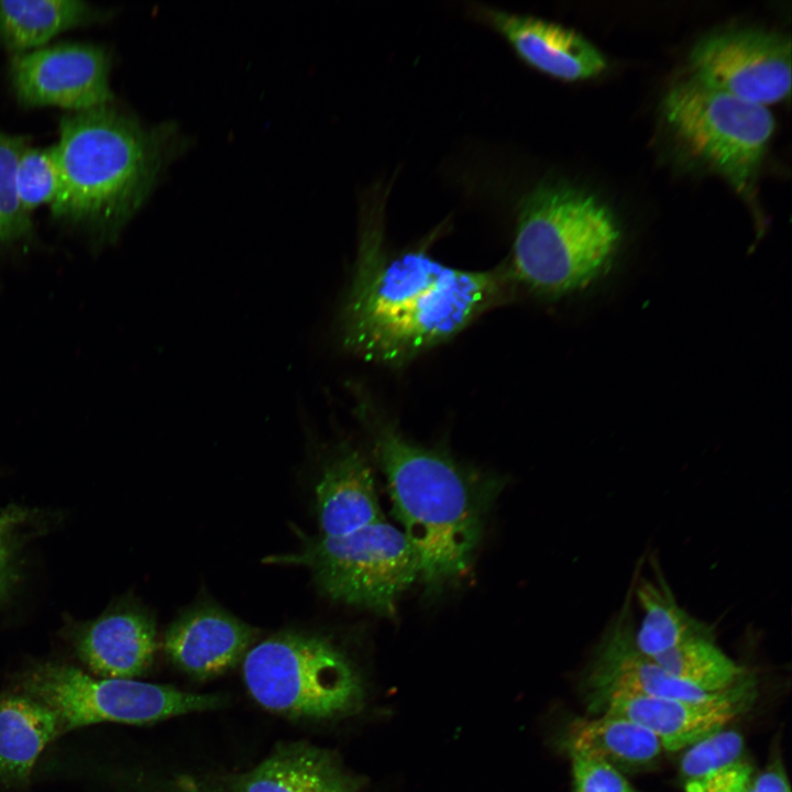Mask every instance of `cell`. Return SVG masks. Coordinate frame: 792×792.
Here are the masks:
<instances>
[{
	"instance_id": "3",
	"label": "cell",
	"mask_w": 792,
	"mask_h": 792,
	"mask_svg": "<svg viewBox=\"0 0 792 792\" xmlns=\"http://www.w3.org/2000/svg\"><path fill=\"white\" fill-rule=\"evenodd\" d=\"M375 449L394 513L419 560L427 596L463 576L482 537L485 515L503 482L381 428Z\"/></svg>"
},
{
	"instance_id": "10",
	"label": "cell",
	"mask_w": 792,
	"mask_h": 792,
	"mask_svg": "<svg viewBox=\"0 0 792 792\" xmlns=\"http://www.w3.org/2000/svg\"><path fill=\"white\" fill-rule=\"evenodd\" d=\"M110 57L98 45L65 43L12 57L10 79L25 107H59L70 112L110 105Z\"/></svg>"
},
{
	"instance_id": "2",
	"label": "cell",
	"mask_w": 792,
	"mask_h": 792,
	"mask_svg": "<svg viewBox=\"0 0 792 792\" xmlns=\"http://www.w3.org/2000/svg\"><path fill=\"white\" fill-rule=\"evenodd\" d=\"M167 124L144 127L111 103L70 112L53 146L61 189L52 216L96 249L113 243L142 207L177 151Z\"/></svg>"
},
{
	"instance_id": "9",
	"label": "cell",
	"mask_w": 792,
	"mask_h": 792,
	"mask_svg": "<svg viewBox=\"0 0 792 792\" xmlns=\"http://www.w3.org/2000/svg\"><path fill=\"white\" fill-rule=\"evenodd\" d=\"M692 77L737 98L767 106L790 96L791 42L759 29L703 37L690 55Z\"/></svg>"
},
{
	"instance_id": "12",
	"label": "cell",
	"mask_w": 792,
	"mask_h": 792,
	"mask_svg": "<svg viewBox=\"0 0 792 792\" xmlns=\"http://www.w3.org/2000/svg\"><path fill=\"white\" fill-rule=\"evenodd\" d=\"M631 596L605 629L590 666L586 682L592 703L612 694L645 697L703 700V692L664 671L652 658L641 653L634 642Z\"/></svg>"
},
{
	"instance_id": "28",
	"label": "cell",
	"mask_w": 792,
	"mask_h": 792,
	"mask_svg": "<svg viewBox=\"0 0 792 792\" xmlns=\"http://www.w3.org/2000/svg\"><path fill=\"white\" fill-rule=\"evenodd\" d=\"M747 792H791V789L782 768L771 766L756 774Z\"/></svg>"
},
{
	"instance_id": "5",
	"label": "cell",
	"mask_w": 792,
	"mask_h": 792,
	"mask_svg": "<svg viewBox=\"0 0 792 792\" xmlns=\"http://www.w3.org/2000/svg\"><path fill=\"white\" fill-rule=\"evenodd\" d=\"M243 678L263 707L296 717L328 718L356 710L361 679L351 661L318 635L282 631L244 657Z\"/></svg>"
},
{
	"instance_id": "8",
	"label": "cell",
	"mask_w": 792,
	"mask_h": 792,
	"mask_svg": "<svg viewBox=\"0 0 792 792\" xmlns=\"http://www.w3.org/2000/svg\"><path fill=\"white\" fill-rule=\"evenodd\" d=\"M23 693L52 710L59 732L101 722L145 724L219 705L194 694L133 679L94 678L65 664H44L24 679Z\"/></svg>"
},
{
	"instance_id": "25",
	"label": "cell",
	"mask_w": 792,
	"mask_h": 792,
	"mask_svg": "<svg viewBox=\"0 0 792 792\" xmlns=\"http://www.w3.org/2000/svg\"><path fill=\"white\" fill-rule=\"evenodd\" d=\"M61 189V173L53 147L32 148L21 153L15 168V190L22 208L31 212L52 205Z\"/></svg>"
},
{
	"instance_id": "15",
	"label": "cell",
	"mask_w": 792,
	"mask_h": 792,
	"mask_svg": "<svg viewBox=\"0 0 792 792\" xmlns=\"http://www.w3.org/2000/svg\"><path fill=\"white\" fill-rule=\"evenodd\" d=\"M323 537H339L384 521L372 469L355 449L340 447L323 465L316 486Z\"/></svg>"
},
{
	"instance_id": "27",
	"label": "cell",
	"mask_w": 792,
	"mask_h": 792,
	"mask_svg": "<svg viewBox=\"0 0 792 792\" xmlns=\"http://www.w3.org/2000/svg\"><path fill=\"white\" fill-rule=\"evenodd\" d=\"M28 516L29 513L19 507L0 510V592L6 588L10 579L16 528Z\"/></svg>"
},
{
	"instance_id": "11",
	"label": "cell",
	"mask_w": 792,
	"mask_h": 792,
	"mask_svg": "<svg viewBox=\"0 0 792 792\" xmlns=\"http://www.w3.org/2000/svg\"><path fill=\"white\" fill-rule=\"evenodd\" d=\"M756 695V680L746 672L732 686L703 700L612 694L591 705L602 714L642 725L656 735L663 750L678 751L724 729L751 707Z\"/></svg>"
},
{
	"instance_id": "13",
	"label": "cell",
	"mask_w": 792,
	"mask_h": 792,
	"mask_svg": "<svg viewBox=\"0 0 792 792\" xmlns=\"http://www.w3.org/2000/svg\"><path fill=\"white\" fill-rule=\"evenodd\" d=\"M490 24L530 67L566 81L583 80L606 67L602 53L572 29L539 18L485 10Z\"/></svg>"
},
{
	"instance_id": "20",
	"label": "cell",
	"mask_w": 792,
	"mask_h": 792,
	"mask_svg": "<svg viewBox=\"0 0 792 792\" xmlns=\"http://www.w3.org/2000/svg\"><path fill=\"white\" fill-rule=\"evenodd\" d=\"M679 776L685 792H747L756 772L743 736L721 729L686 748Z\"/></svg>"
},
{
	"instance_id": "14",
	"label": "cell",
	"mask_w": 792,
	"mask_h": 792,
	"mask_svg": "<svg viewBox=\"0 0 792 792\" xmlns=\"http://www.w3.org/2000/svg\"><path fill=\"white\" fill-rule=\"evenodd\" d=\"M256 637V629L213 604H200L168 627L164 648L170 660L197 676L217 675L232 667Z\"/></svg>"
},
{
	"instance_id": "17",
	"label": "cell",
	"mask_w": 792,
	"mask_h": 792,
	"mask_svg": "<svg viewBox=\"0 0 792 792\" xmlns=\"http://www.w3.org/2000/svg\"><path fill=\"white\" fill-rule=\"evenodd\" d=\"M563 748L603 760L617 770L636 771L653 765L663 751L649 729L626 717L602 714L573 719L565 729Z\"/></svg>"
},
{
	"instance_id": "24",
	"label": "cell",
	"mask_w": 792,
	"mask_h": 792,
	"mask_svg": "<svg viewBox=\"0 0 792 792\" xmlns=\"http://www.w3.org/2000/svg\"><path fill=\"white\" fill-rule=\"evenodd\" d=\"M26 146L25 138L0 131V253L34 240L31 215L22 208L15 190V168Z\"/></svg>"
},
{
	"instance_id": "4",
	"label": "cell",
	"mask_w": 792,
	"mask_h": 792,
	"mask_svg": "<svg viewBox=\"0 0 792 792\" xmlns=\"http://www.w3.org/2000/svg\"><path fill=\"white\" fill-rule=\"evenodd\" d=\"M619 242L617 221L597 197L540 183L518 204L510 277L537 295L573 294L608 271Z\"/></svg>"
},
{
	"instance_id": "18",
	"label": "cell",
	"mask_w": 792,
	"mask_h": 792,
	"mask_svg": "<svg viewBox=\"0 0 792 792\" xmlns=\"http://www.w3.org/2000/svg\"><path fill=\"white\" fill-rule=\"evenodd\" d=\"M55 713L22 693L0 696V782L24 783L44 748L58 735Z\"/></svg>"
},
{
	"instance_id": "6",
	"label": "cell",
	"mask_w": 792,
	"mask_h": 792,
	"mask_svg": "<svg viewBox=\"0 0 792 792\" xmlns=\"http://www.w3.org/2000/svg\"><path fill=\"white\" fill-rule=\"evenodd\" d=\"M301 539L299 551L266 561L308 568L334 601L393 616L398 598L419 579L414 547L403 530L385 520L344 536Z\"/></svg>"
},
{
	"instance_id": "22",
	"label": "cell",
	"mask_w": 792,
	"mask_h": 792,
	"mask_svg": "<svg viewBox=\"0 0 792 792\" xmlns=\"http://www.w3.org/2000/svg\"><path fill=\"white\" fill-rule=\"evenodd\" d=\"M356 783L332 757L312 748L283 749L262 762L242 792H355Z\"/></svg>"
},
{
	"instance_id": "26",
	"label": "cell",
	"mask_w": 792,
	"mask_h": 792,
	"mask_svg": "<svg viewBox=\"0 0 792 792\" xmlns=\"http://www.w3.org/2000/svg\"><path fill=\"white\" fill-rule=\"evenodd\" d=\"M569 756L573 792H634L628 780L609 763L581 752Z\"/></svg>"
},
{
	"instance_id": "16",
	"label": "cell",
	"mask_w": 792,
	"mask_h": 792,
	"mask_svg": "<svg viewBox=\"0 0 792 792\" xmlns=\"http://www.w3.org/2000/svg\"><path fill=\"white\" fill-rule=\"evenodd\" d=\"M152 618L122 608L90 622L77 638L80 659L95 673L109 679H132L144 673L156 650Z\"/></svg>"
},
{
	"instance_id": "19",
	"label": "cell",
	"mask_w": 792,
	"mask_h": 792,
	"mask_svg": "<svg viewBox=\"0 0 792 792\" xmlns=\"http://www.w3.org/2000/svg\"><path fill=\"white\" fill-rule=\"evenodd\" d=\"M105 18L103 9L81 0L0 1V44L14 55L26 53L59 33Z\"/></svg>"
},
{
	"instance_id": "21",
	"label": "cell",
	"mask_w": 792,
	"mask_h": 792,
	"mask_svg": "<svg viewBox=\"0 0 792 792\" xmlns=\"http://www.w3.org/2000/svg\"><path fill=\"white\" fill-rule=\"evenodd\" d=\"M634 597L641 609L634 642L647 657L658 656L694 637L714 634L711 626L693 617L679 604L659 570L653 578H642L637 582Z\"/></svg>"
},
{
	"instance_id": "1",
	"label": "cell",
	"mask_w": 792,
	"mask_h": 792,
	"mask_svg": "<svg viewBox=\"0 0 792 792\" xmlns=\"http://www.w3.org/2000/svg\"><path fill=\"white\" fill-rule=\"evenodd\" d=\"M380 202L363 229L338 337L348 352L398 365L462 331L501 298L506 278L449 266L422 250L387 253Z\"/></svg>"
},
{
	"instance_id": "7",
	"label": "cell",
	"mask_w": 792,
	"mask_h": 792,
	"mask_svg": "<svg viewBox=\"0 0 792 792\" xmlns=\"http://www.w3.org/2000/svg\"><path fill=\"white\" fill-rule=\"evenodd\" d=\"M663 114L693 156L724 176L738 191L748 190L776 128L766 106L690 77L669 90Z\"/></svg>"
},
{
	"instance_id": "23",
	"label": "cell",
	"mask_w": 792,
	"mask_h": 792,
	"mask_svg": "<svg viewBox=\"0 0 792 792\" xmlns=\"http://www.w3.org/2000/svg\"><path fill=\"white\" fill-rule=\"evenodd\" d=\"M652 659L675 679L706 693L735 684L745 673L714 640V634L694 637Z\"/></svg>"
}]
</instances>
